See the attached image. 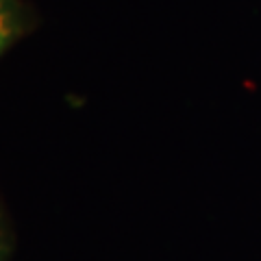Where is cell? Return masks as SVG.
Instances as JSON below:
<instances>
[{
	"label": "cell",
	"mask_w": 261,
	"mask_h": 261,
	"mask_svg": "<svg viewBox=\"0 0 261 261\" xmlns=\"http://www.w3.org/2000/svg\"><path fill=\"white\" fill-rule=\"evenodd\" d=\"M27 13L20 0H0V55L22 35Z\"/></svg>",
	"instance_id": "6da1fadb"
}]
</instances>
